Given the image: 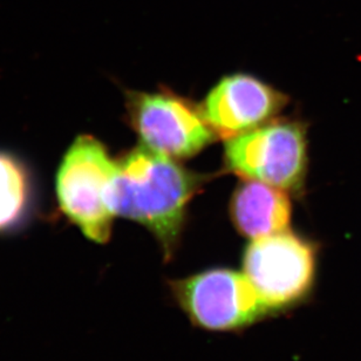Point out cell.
Wrapping results in <instances>:
<instances>
[{"instance_id": "obj_1", "label": "cell", "mask_w": 361, "mask_h": 361, "mask_svg": "<svg viewBox=\"0 0 361 361\" xmlns=\"http://www.w3.org/2000/svg\"><path fill=\"white\" fill-rule=\"evenodd\" d=\"M202 180L171 157L139 147L118 162L109 207L114 215L150 230L169 261L180 244L188 203Z\"/></svg>"}, {"instance_id": "obj_2", "label": "cell", "mask_w": 361, "mask_h": 361, "mask_svg": "<svg viewBox=\"0 0 361 361\" xmlns=\"http://www.w3.org/2000/svg\"><path fill=\"white\" fill-rule=\"evenodd\" d=\"M243 274L271 317L312 299L318 277V247L285 230L252 240L242 257Z\"/></svg>"}, {"instance_id": "obj_3", "label": "cell", "mask_w": 361, "mask_h": 361, "mask_svg": "<svg viewBox=\"0 0 361 361\" xmlns=\"http://www.w3.org/2000/svg\"><path fill=\"white\" fill-rule=\"evenodd\" d=\"M175 304L195 327L230 334L271 318L245 274L230 268H212L171 279Z\"/></svg>"}, {"instance_id": "obj_4", "label": "cell", "mask_w": 361, "mask_h": 361, "mask_svg": "<svg viewBox=\"0 0 361 361\" xmlns=\"http://www.w3.org/2000/svg\"><path fill=\"white\" fill-rule=\"evenodd\" d=\"M118 162L106 147L90 135L78 137L60 164L56 195L63 214L97 243L109 240L114 214L109 207Z\"/></svg>"}, {"instance_id": "obj_5", "label": "cell", "mask_w": 361, "mask_h": 361, "mask_svg": "<svg viewBox=\"0 0 361 361\" xmlns=\"http://www.w3.org/2000/svg\"><path fill=\"white\" fill-rule=\"evenodd\" d=\"M230 171L281 190H298L306 171L305 129L295 121H276L228 140Z\"/></svg>"}, {"instance_id": "obj_6", "label": "cell", "mask_w": 361, "mask_h": 361, "mask_svg": "<svg viewBox=\"0 0 361 361\" xmlns=\"http://www.w3.org/2000/svg\"><path fill=\"white\" fill-rule=\"evenodd\" d=\"M127 111L145 146L171 159L194 157L215 139L202 111L173 94L133 92Z\"/></svg>"}, {"instance_id": "obj_7", "label": "cell", "mask_w": 361, "mask_h": 361, "mask_svg": "<svg viewBox=\"0 0 361 361\" xmlns=\"http://www.w3.org/2000/svg\"><path fill=\"white\" fill-rule=\"evenodd\" d=\"M286 97L256 78H223L202 106V114L222 139H233L264 125L286 104Z\"/></svg>"}, {"instance_id": "obj_8", "label": "cell", "mask_w": 361, "mask_h": 361, "mask_svg": "<svg viewBox=\"0 0 361 361\" xmlns=\"http://www.w3.org/2000/svg\"><path fill=\"white\" fill-rule=\"evenodd\" d=\"M230 215L240 235L257 240L288 230L291 203L279 188L249 180L235 191Z\"/></svg>"}, {"instance_id": "obj_9", "label": "cell", "mask_w": 361, "mask_h": 361, "mask_svg": "<svg viewBox=\"0 0 361 361\" xmlns=\"http://www.w3.org/2000/svg\"><path fill=\"white\" fill-rule=\"evenodd\" d=\"M30 201V180L20 161L0 152V231L17 226Z\"/></svg>"}]
</instances>
